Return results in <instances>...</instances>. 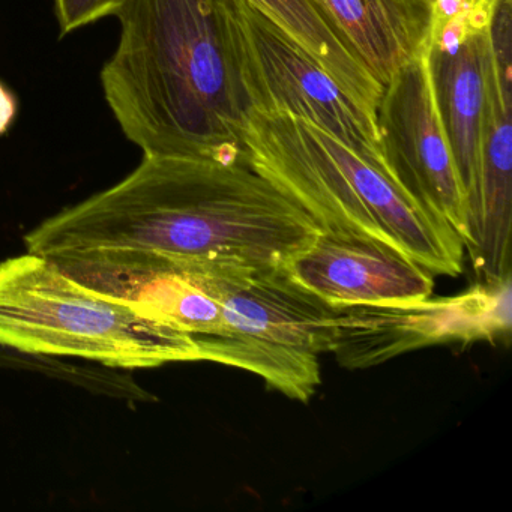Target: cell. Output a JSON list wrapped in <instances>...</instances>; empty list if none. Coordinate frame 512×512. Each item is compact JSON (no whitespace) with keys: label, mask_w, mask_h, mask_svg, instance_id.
<instances>
[{"label":"cell","mask_w":512,"mask_h":512,"mask_svg":"<svg viewBox=\"0 0 512 512\" xmlns=\"http://www.w3.org/2000/svg\"><path fill=\"white\" fill-rule=\"evenodd\" d=\"M239 137L244 163L302 206L322 232L376 239L433 275L463 271V241L451 226L314 122L247 110Z\"/></svg>","instance_id":"3957f363"},{"label":"cell","mask_w":512,"mask_h":512,"mask_svg":"<svg viewBox=\"0 0 512 512\" xmlns=\"http://www.w3.org/2000/svg\"><path fill=\"white\" fill-rule=\"evenodd\" d=\"M128 2L130 0H55L62 37L106 17H116Z\"/></svg>","instance_id":"e0dca14e"},{"label":"cell","mask_w":512,"mask_h":512,"mask_svg":"<svg viewBox=\"0 0 512 512\" xmlns=\"http://www.w3.org/2000/svg\"><path fill=\"white\" fill-rule=\"evenodd\" d=\"M332 329L331 353L347 370L439 344L494 341L511 331V281L409 304L335 308Z\"/></svg>","instance_id":"52a82bcc"},{"label":"cell","mask_w":512,"mask_h":512,"mask_svg":"<svg viewBox=\"0 0 512 512\" xmlns=\"http://www.w3.org/2000/svg\"><path fill=\"white\" fill-rule=\"evenodd\" d=\"M220 13L247 110L308 119L392 178L377 122L322 65L248 0H220Z\"/></svg>","instance_id":"8992f818"},{"label":"cell","mask_w":512,"mask_h":512,"mask_svg":"<svg viewBox=\"0 0 512 512\" xmlns=\"http://www.w3.org/2000/svg\"><path fill=\"white\" fill-rule=\"evenodd\" d=\"M17 98L13 92L0 82V136L8 133L16 121Z\"/></svg>","instance_id":"ac0fdd59"},{"label":"cell","mask_w":512,"mask_h":512,"mask_svg":"<svg viewBox=\"0 0 512 512\" xmlns=\"http://www.w3.org/2000/svg\"><path fill=\"white\" fill-rule=\"evenodd\" d=\"M193 271L223 316L220 331L196 338L202 361L250 371L286 397L310 401L322 382L319 356L332 350L335 308L290 280L283 268Z\"/></svg>","instance_id":"5b68a950"},{"label":"cell","mask_w":512,"mask_h":512,"mask_svg":"<svg viewBox=\"0 0 512 512\" xmlns=\"http://www.w3.org/2000/svg\"><path fill=\"white\" fill-rule=\"evenodd\" d=\"M502 0H434L428 50L451 52L472 38L490 34Z\"/></svg>","instance_id":"9a60e30c"},{"label":"cell","mask_w":512,"mask_h":512,"mask_svg":"<svg viewBox=\"0 0 512 512\" xmlns=\"http://www.w3.org/2000/svg\"><path fill=\"white\" fill-rule=\"evenodd\" d=\"M490 55V34L467 40L451 52L428 50L437 109L466 194L478 166Z\"/></svg>","instance_id":"4fadbf2b"},{"label":"cell","mask_w":512,"mask_h":512,"mask_svg":"<svg viewBox=\"0 0 512 512\" xmlns=\"http://www.w3.org/2000/svg\"><path fill=\"white\" fill-rule=\"evenodd\" d=\"M314 2L383 88L395 71L428 53L434 0Z\"/></svg>","instance_id":"7c38bea8"},{"label":"cell","mask_w":512,"mask_h":512,"mask_svg":"<svg viewBox=\"0 0 512 512\" xmlns=\"http://www.w3.org/2000/svg\"><path fill=\"white\" fill-rule=\"evenodd\" d=\"M322 233L295 200L247 164L146 157L109 190L43 221L28 253L136 250L185 268L280 269Z\"/></svg>","instance_id":"6da1fadb"},{"label":"cell","mask_w":512,"mask_h":512,"mask_svg":"<svg viewBox=\"0 0 512 512\" xmlns=\"http://www.w3.org/2000/svg\"><path fill=\"white\" fill-rule=\"evenodd\" d=\"M278 28L283 29L323 70L341 91L377 122L383 86L371 76L314 0H248Z\"/></svg>","instance_id":"5bb4252c"},{"label":"cell","mask_w":512,"mask_h":512,"mask_svg":"<svg viewBox=\"0 0 512 512\" xmlns=\"http://www.w3.org/2000/svg\"><path fill=\"white\" fill-rule=\"evenodd\" d=\"M71 280L175 325L194 338L220 331L217 299L193 269L136 250H80L47 254Z\"/></svg>","instance_id":"30bf717a"},{"label":"cell","mask_w":512,"mask_h":512,"mask_svg":"<svg viewBox=\"0 0 512 512\" xmlns=\"http://www.w3.org/2000/svg\"><path fill=\"white\" fill-rule=\"evenodd\" d=\"M290 280L334 308L430 298L433 274L376 239L322 232L283 266Z\"/></svg>","instance_id":"8fae6325"},{"label":"cell","mask_w":512,"mask_h":512,"mask_svg":"<svg viewBox=\"0 0 512 512\" xmlns=\"http://www.w3.org/2000/svg\"><path fill=\"white\" fill-rule=\"evenodd\" d=\"M0 368L35 371V373L46 374L53 379L64 380L71 385L80 386L98 394H110L118 380L115 371L107 367L98 370V368L68 364V362L59 361L58 358L29 355L2 344H0Z\"/></svg>","instance_id":"2e32d148"},{"label":"cell","mask_w":512,"mask_h":512,"mask_svg":"<svg viewBox=\"0 0 512 512\" xmlns=\"http://www.w3.org/2000/svg\"><path fill=\"white\" fill-rule=\"evenodd\" d=\"M377 128L392 179L466 244L467 194L437 109L428 53L383 88Z\"/></svg>","instance_id":"ba28073f"},{"label":"cell","mask_w":512,"mask_h":512,"mask_svg":"<svg viewBox=\"0 0 512 512\" xmlns=\"http://www.w3.org/2000/svg\"><path fill=\"white\" fill-rule=\"evenodd\" d=\"M490 65L479 130L478 166L467 194V238L478 284L511 281L512 8L500 5L490 29Z\"/></svg>","instance_id":"9c48e42d"},{"label":"cell","mask_w":512,"mask_h":512,"mask_svg":"<svg viewBox=\"0 0 512 512\" xmlns=\"http://www.w3.org/2000/svg\"><path fill=\"white\" fill-rule=\"evenodd\" d=\"M101 70L104 97L146 157L245 164L247 100L224 35L220 0H130Z\"/></svg>","instance_id":"7a4b0ae2"},{"label":"cell","mask_w":512,"mask_h":512,"mask_svg":"<svg viewBox=\"0 0 512 512\" xmlns=\"http://www.w3.org/2000/svg\"><path fill=\"white\" fill-rule=\"evenodd\" d=\"M0 344L113 370L202 361L193 335L82 286L34 253L0 263Z\"/></svg>","instance_id":"277c9868"}]
</instances>
